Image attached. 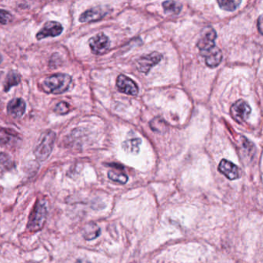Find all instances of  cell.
Instances as JSON below:
<instances>
[{"instance_id": "cell-27", "label": "cell", "mask_w": 263, "mask_h": 263, "mask_svg": "<svg viewBox=\"0 0 263 263\" xmlns=\"http://www.w3.org/2000/svg\"><path fill=\"white\" fill-rule=\"evenodd\" d=\"M2 61V57H0V63Z\"/></svg>"}, {"instance_id": "cell-7", "label": "cell", "mask_w": 263, "mask_h": 263, "mask_svg": "<svg viewBox=\"0 0 263 263\" xmlns=\"http://www.w3.org/2000/svg\"><path fill=\"white\" fill-rule=\"evenodd\" d=\"M89 43L92 54L95 55L105 54L110 46V39L102 33H98L93 37L90 38Z\"/></svg>"}, {"instance_id": "cell-4", "label": "cell", "mask_w": 263, "mask_h": 263, "mask_svg": "<svg viewBox=\"0 0 263 263\" xmlns=\"http://www.w3.org/2000/svg\"><path fill=\"white\" fill-rule=\"evenodd\" d=\"M111 11L112 9L109 6H102V7L98 6V7L89 9L82 13L79 17V22L91 23V22L98 21V20L103 19Z\"/></svg>"}, {"instance_id": "cell-10", "label": "cell", "mask_w": 263, "mask_h": 263, "mask_svg": "<svg viewBox=\"0 0 263 263\" xmlns=\"http://www.w3.org/2000/svg\"><path fill=\"white\" fill-rule=\"evenodd\" d=\"M117 86L119 91L126 95L136 96L139 93V88L136 83L125 75L121 74L117 77Z\"/></svg>"}, {"instance_id": "cell-9", "label": "cell", "mask_w": 263, "mask_h": 263, "mask_svg": "<svg viewBox=\"0 0 263 263\" xmlns=\"http://www.w3.org/2000/svg\"><path fill=\"white\" fill-rule=\"evenodd\" d=\"M63 27L60 23L56 21H48L44 25L43 27L39 30L36 34V39L38 40L45 39V38L56 37L60 36L63 33Z\"/></svg>"}, {"instance_id": "cell-26", "label": "cell", "mask_w": 263, "mask_h": 263, "mask_svg": "<svg viewBox=\"0 0 263 263\" xmlns=\"http://www.w3.org/2000/svg\"><path fill=\"white\" fill-rule=\"evenodd\" d=\"M76 263H90V261L84 258H80V259L76 260Z\"/></svg>"}, {"instance_id": "cell-17", "label": "cell", "mask_w": 263, "mask_h": 263, "mask_svg": "<svg viewBox=\"0 0 263 263\" xmlns=\"http://www.w3.org/2000/svg\"><path fill=\"white\" fill-rule=\"evenodd\" d=\"M142 143L140 138H133L123 142V148L125 151L130 154H137L139 152V148Z\"/></svg>"}, {"instance_id": "cell-23", "label": "cell", "mask_w": 263, "mask_h": 263, "mask_svg": "<svg viewBox=\"0 0 263 263\" xmlns=\"http://www.w3.org/2000/svg\"><path fill=\"white\" fill-rule=\"evenodd\" d=\"M70 111V106L68 103L64 102V101H61L57 104L55 108H54V111L57 114H60V115H64V114H68Z\"/></svg>"}, {"instance_id": "cell-16", "label": "cell", "mask_w": 263, "mask_h": 263, "mask_svg": "<svg viewBox=\"0 0 263 263\" xmlns=\"http://www.w3.org/2000/svg\"><path fill=\"white\" fill-rule=\"evenodd\" d=\"M14 167L15 164L11 157L6 153L0 152V179Z\"/></svg>"}, {"instance_id": "cell-13", "label": "cell", "mask_w": 263, "mask_h": 263, "mask_svg": "<svg viewBox=\"0 0 263 263\" xmlns=\"http://www.w3.org/2000/svg\"><path fill=\"white\" fill-rule=\"evenodd\" d=\"M219 171L224 174L229 180H235V179L240 178V171L239 167L236 164L232 163L231 161L223 159L220 161L219 165Z\"/></svg>"}, {"instance_id": "cell-15", "label": "cell", "mask_w": 263, "mask_h": 263, "mask_svg": "<svg viewBox=\"0 0 263 263\" xmlns=\"http://www.w3.org/2000/svg\"><path fill=\"white\" fill-rule=\"evenodd\" d=\"M101 229L95 223H89L83 229V236L86 240H93L100 236Z\"/></svg>"}, {"instance_id": "cell-25", "label": "cell", "mask_w": 263, "mask_h": 263, "mask_svg": "<svg viewBox=\"0 0 263 263\" xmlns=\"http://www.w3.org/2000/svg\"><path fill=\"white\" fill-rule=\"evenodd\" d=\"M257 27H258L259 33L263 35V14H261L258 17V22H257Z\"/></svg>"}, {"instance_id": "cell-3", "label": "cell", "mask_w": 263, "mask_h": 263, "mask_svg": "<svg viewBox=\"0 0 263 263\" xmlns=\"http://www.w3.org/2000/svg\"><path fill=\"white\" fill-rule=\"evenodd\" d=\"M56 140V134L52 130H45L41 135L38 144L34 148L36 159L44 161L49 157L54 148Z\"/></svg>"}, {"instance_id": "cell-14", "label": "cell", "mask_w": 263, "mask_h": 263, "mask_svg": "<svg viewBox=\"0 0 263 263\" xmlns=\"http://www.w3.org/2000/svg\"><path fill=\"white\" fill-rule=\"evenodd\" d=\"M201 55L205 57L206 65L208 67H212V68L220 65L222 60H223L222 51L216 46L214 48L205 51V52L201 53Z\"/></svg>"}, {"instance_id": "cell-18", "label": "cell", "mask_w": 263, "mask_h": 263, "mask_svg": "<svg viewBox=\"0 0 263 263\" xmlns=\"http://www.w3.org/2000/svg\"><path fill=\"white\" fill-rule=\"evenodd\" d=\"M20 80H21V76L17 72H9L4 83V91L8 92L13 86H17L20 83Z\"/></svg>"}, {"instance_id": "cell-24", "label": "cell", "mask_w": 263, "mask_h": 263, "mask_svg": "<svg viewBox=\"0 0 263 263\" xmlns=\"http://www.w3.org/2000/svg\"><path fill=\"white\" fill-rule=\"evenodd\" d=\"M13 20V16L10 12L0 9V23L3 25L7 24Z\"/></svg>"}, {"instance_id": "cell-2", "label": "cell", "mask_w": 263, "mask_h": 263, "mask_svg": "<svg viewBox=\"0 0 263 263\" xmlns=\"http://www.w3.org/2000/svg\"><path fill=\"white\" fill-rule=\"evenodd\" d=\"M72 83V77L65 73H57L48 76L42 83L44 91L54 95H60L68 91Z\"/></svg>"}, {"instance_id": "cell-12", "label": "cell", "mask_w": 263, "mask_h": 263, "mask_svg": "<svg viewBox=\"0 0 263 263\" xmlns=\"http://www.w3.org/2000/svg\"><path fill=\"white\" fill-rule=\"evenodd\" d=\"M26 102L22 98H14L7 105V113L13 118L17 119L23 117L26 111Z\"/></svg>"}, {"instance_id": "cell-22", "label": "cell", "mask_w": 263, "mask_h": 263, "mask_svg": "<svg viewBox=\"0 0 263 263\" xmlns=\"http://www.w3.org/2000/svg\"><path fill=\"white\" fill-rule=\"evenodd\" d=\"M218 4L220 8L227 11H234L241 4V1L233 0V1H218Z\"/></svg>"}, {"instance_id": "cell-20", "label": "cell", "mask_w": 263, "mask_h": 263, "mask_svg": "<svg viewBox=\"0 0 263 263\" xmlns=\"http://www.w3.org/2000/svg\"><path fill=\"white\" fill-rule=\"evenodd\" d=\"M149 126L153 132L157 133H163L167 129V124L165 120L160 117H155L151 120Z\"/></svg>"}, {"instance_id": "cell-11", "label": "cell", "mask_w": 263, "mask_h": 263, "mask_svg": "<svg viewBox=\"0 0 263 263\" xmlns=\"http://www.w3.org/2000/svg\"><path fill=\"white\" fill-rule=\"evenodd\" d=\"M21 141L17 132L10 128L0 127V145L6 148H13Z\"/></svg>"}, {"instance_id": "cell-21", "label": "cell", "mask_w": 263, "mask_h": 263, "mask_svg": "<svg viewBox=\"0 0 263 263\" xmlns=\"http://www.w3.org/2000/svg\"><path fill=\"white\" fill-rule=\"evenodd\" d=\"M108 177L110 180L113 182H118V183L126 184L128 182V176L121 171H110L108 172Z\"/></svg>"}, {"instance_id": "cell-8", "label": "cell", "mask_w": 263, "mask_h": 263, "mask_svg": "<svg viewBox=\"0 0 263 263\" xmlns=\"http://www.w3.org/2000/svg\"><path fill=\"white\" fill-rule=\"evenodd\" d=\"M217 33L215 29L212 27H206L202 31V36L197 42V48L200 50L201 53L205 52L215 47V40L217 39Z\"/></svg>"}, {"instance_id": "cell-19", "label": "cell", "mask_w": 263, "mask_h": 263, "mask_svg": "<svg viewBox=\"0 0 263 263\" xmlns=\"http://www.w3.org/2000/svg\"><path fill=\"white\" fill-rule=\"evenodd\" d=\"M163 7L166 13L179 14L183 9V5L175 1H166L163 3Z\"/></svg>"}, {"instance_id": "cell-1", "label": "cell", "mask_w": 263, "mask_h": 263, "mask_svg": "<svg viewBox=\"0 0 263 263\" xmlns=\"http://www.w3.org/2000/svg\"><path fill=\"white\" fill-rule=\"evenodd\" d=\"M48 216L47 202L44 200H38L29 214L27 223L28 231L36 233L43 228Z\"/></svg>"}, {"instance_id": "cell-5", "label": "cell", "mask_w": 263, "mask_h": 263, "mask_svg": "<svg viewBox=\"0 0 263 263\" xmlns=\"http://www.w3.org/2000/svg\"><path fill=\"white\" fill-rule=\"evenodd\" d=\"M162 59H163V55L158 52H153L152 54L142 56L136 61L137 70L141 73L147 74L154 66L161 61Z\"/></svg>"}, {"instance_id": "cell-6", "label": "cell", "mask_w": 263, "mask_h": 263, "mask_svg": "<svg viewBox=\"0 0 263 263\" xmlns=\"http://www.w3.org/2000/svg\"><path fill=\"white\" fill-rule=\"evenodd\" d=\"M231 115L238 123H242L247 120L250 115V106L243 100H239L231 107Z\"/></svg>"}]
</instances>
